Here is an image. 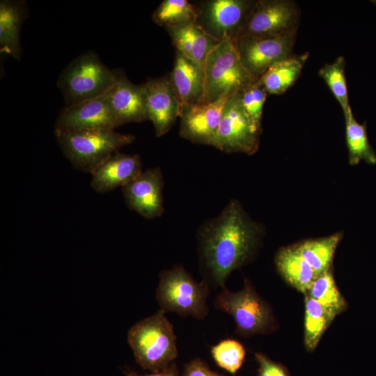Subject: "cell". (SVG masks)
I'll return each instance as SVG.
<instances>
[{"instance_id": "6da1fadb", "label": "cell", "mask_w": 376, "mask_h": 376, "mask_svg": "<svg viewBox=\"0 0 376 376\" xmlns=\"http://www.w3.org/2000/svg\"><path fill=\"white\" fill-rule=\"evenodd\" d=\"M263 228L231 199L215 217L205 221L197 232L198 254L203 280L225 288L230 274L248 263L262 240Z\"/></svg>"}, {"instance_id": "7a4b0ae2", "label": "cell", "mask_w": 376, "mask_h": 376, "mask_svg": "<svg viewBox=\"0 0 376 376\" xmlns=\"http://www.w3.org/2000/svg\"><path fill=\"white\" fill-rule=\"evenodd\" d=\"M127 341L138 364L151 373L169 366L178 356L173 326L160 309L133 324Z\"/></svg>"}, {"instance_id": "3957f363", "label": "cell", "mask_w": 376, "mask_h": 376, "mask_svg": "<svg viewBox=\"0 0 376 376\" xmlns=\"http://www.w3.org/2000/svg\"><path fill=\"white\" fill-rule=\"evenodd\" d=\"M210 285L203 279L196 281L182 265L176 264L159 273L155 299L159 309L165 313L204 320L210 312Z\"/></svg>"}, {"instance_id": "277c9868", "label": "cell", "mask_w": 376, "mask_h": 376, "mask_svg": "<svg viewBox=\"0 0 376 376\" xmlns=\"http://www.w3.org/2000/svg\"><path fill=\"white\" fill-rule=\"evenodd\" d=\"M54 134L63 155L73 168L90 173L136 138L113 129L54 130Z\"/></svg>"}, {"instance_id": "5b68a950", "label": "cell", "mask_w": 376, "mask_h": 376, "mask_svg": "<svg viewBox=\"0 0 376 376\" xmlns=\"http://www.w3.org/2000/svg\"><path fill=\"white\" fill-rule=\"evenodd\" d=\"M117 70L109 69L93 51L84 52L63 70L57 79L65 106L106 95L117 81Z\"/></svg>"}, {"instance_id": "8992f818", "label": "cell", "mask_w": 376, "mask_h": 376, "mask_svg": "<svg viewBox=\"0 0 376 376\" xmlns=\"http://www.w3.org/2000/svg\"><path fill=\"white\" fill-rule=\"evenodd\" d=\"M205 86L202 103L230 97L257 81L242 64L233 39L221 38L204 63Z\"/></svg>"}, {"instance_id": "52a82bcc", "label": "cell", "mask_w": 376, "mask_h": 376, "mask_svg": "<svg viewBox=\"0 0 376 376\" xmlns=\"http://www.w3.org/2000/svg\"><path fill=\"white\" fill-rule=\"evenodd\" d=\"M213 305L218 311L233 318L237 335L264 334L274 328V318L270 306L246 279L240 290L232 292L226 288L221 289L216 295Z\"/></svg>"}, {"instance_id": "ba28073f", "label": "cell", "mask_w": 376, "mask_h": 376, "mask_svg": "<svg viewBox=\"0 0 376 376\" xmlns=\"http://www.w3.org/2000/svg\"><path fill=\"white\" fill-rule=\"evenodd\" d=\"M261 133L246 114L237 93L228 98L211 146L225 152L250 155L258 150Z\"/></svg>"}, {"instance_id": "9c48e42d", "label": "cell", "mask_w": 376, "mask_h": 376, "mask_svg": "<svg viewBox=\"0 0 376 376\" xmlns=\"http://www.w3.org/2000/svg\"><path fill=\"white\" fill-rule=\"evenodd\" d=\"M300 19V8L294 1L258 0L248 14L238 37H269L297 33Z\"/></svg>"}, {"instance_id": "30bf717a", "label": "cell", "mask_w": 376, "mask_h": 376, "mask_svg": "<svg viewBox=\"0 0 376 376\" xmlns=\"http://www.w3.org/2000/svg\"><path fill=\"white\" fill-rule=\"evenodd\" d=\"M297 33L269 37L242 36L233 39L244 66L258 80L275 63L293 54Z\"/></svg>"}, {"instance_id": "8fae6325", "label": "cell", "mask_w": 376, "mask_h": 376, "mask_svg": "<svg viewBox=\"0 0 376 376\" xmlns=\"http://www.w3.org/2000/svg\"><path fill=\"white\" fill-rule=\"evenodd\" d=\"M256 1L211 0L199 7L198 21L209 33L221 40L225 37L237 38ZM197 21V22H198Z\"/></svg>"}, {"instance_id": "7c38bea8", "label": "cell", "mask_w": 376, "mask_h": 376, "mask_svg": "<svg viewBox=\"0 0 376 376\" xmlns=\"http://www.w3.org/2000/svg\"><path fill=\"white\" fill-rule=\"evenodd\" d=\"M164 178L159 166L146 169L137 178L122 187L127 207L141 217L153 219L164 211L163 201Z\"/></svg>"}, {"instance_id": "4fadbf2b", "label": "cell", "mask_w": 376, "mask_h": 376, "mask_svg": "<svg viewBox=\"0 0 376 376\" xmlns=\"http://www.w3.org/2000/svg\"><path fill=\"white\" fill-rule=\"evenodd\" d=\"M107 93L65 106L55 121L54 130H115L119 127L111 110Z\"/></svg>"}, {"instance_id": "5bb4252c", "label": "cell", "mask_w": 376, "mask_h": 376, "mask_svg": "<svg viewBox=\"0 0 376 376\" xmlns=\"http://www.w3.org/2000/svg\"><path fill=\"white\" fill-rule=\"evenodd\" d=\"M228 97L182 108L180 136L192 143L211 146Z\"/></svg>"}, {"instance_id": "9a60e30c", "label": "cell", "mask_w": 376, "mask_h": 376, "mask_svg": "<svg viewBox=\"0 0 376 376\" xmlns=\"http://www.w3.org/2000/svg\"><path fill=\"white\" fill-rule=\"evenodd\" d=\"M148 120L157 137L166 134L180 116V107L169 76L150 79L144 83Z\"/></svg>"}, {"instance_id": "2e32d148", "label": "cell", "mask_w": 376, "mask_h": 376, "mask_svg": "<svg viewBox=\"0 0 376 376\" xmlns=\"http://www.w3.org/2000/svg\"><path fill=\"white\" fill-rule=\"evenodd\" d=\"M117 75V81L107 96L118 126L148 120L144 84L136 85L119 71Z\"/></svg>"}, {"instance_id": "e0dca14e", "label": "cell", "mask_w": 376, "mask_h": 376, "mask_svg": "<svg viewBox=\"0 0 376 376\" xmlns=\"http://www.w3.org/2000/svg\"><path fill=\"white\" fill-rule=\"evenodd\" d=\"M142 172V162L139 155L118 151L91 173V186L97 193H107L117 187H123Z\"/></svg>"}, {"instance_id": "ac0fdd59", "label": "cell", "mask_w": 376, "mask_h": 376, "mask_svg": "<svg viewBox=\"0 0 376 376\" xmlns=\"http://www.w3.org/2000/svg\"><path fill=\"white\" fill-rule=\"evenodd\" d=\"M169 76L180 109L201 104L205 86L203 67L176 50L173 68Z\"/></svg>"}, {"instance_id": "d6986e66", "label": "cell", "mask_w": 376, "mask_h": 376, "mask_svg": "<svg viewBox=\"0 0 376 376\" xmlns=\"http://www.w3.org/2000/svg\"><path fill=\"white\" fill-rule=\"evenodd\" d=\"M28 15L24 1L1 0L0 1V50L19 60L22 50L20 30Z\"/></svg>"}, {"instance_id": "ffe728a7", "label": "cell", "mask_w": 376, "mask_h": 376, "mask_svg": "<svg viewBox=\"0 0 376 376\" xmlns=\"http://www.w3.org/2000/svg\"><path fill=\"white\" fill-rule=\"evenodd\" d=\"M275 264L282 277L304 294L318 277L296 245L280 249L275 257Z\"/></svg>"}, {"instance_id": "44dd1931", "label": "cell", "mask_w": 376, "mask_h": 376, "mask_svg": "<svg viewBox=\"0 0 376 376\" xmlns=\"http://www.w3.org/2000/svg\"><path fill=\"white\" fill-rule=\"evenodd\" d=\"M308 53L293 54L271 66L258 79L270 95H281L291 87L301 75Z\"/></svg>"}, {"instance_id": "7402d4cb", "label": "cell", "mask_w": 376, "mask_h": 376, "mask_svg": "<svg viewBox=\"0 0 376 376\" xmlns=\"http://www.w3.org/2000/svg\"><path fill=\"white\" fill-rule=\"evenodd\" d=\"M344 118L349 164L354 166L364 161L370 165L375 164L376 152L368 140L366 122L359 123L355 119L352 109L344 113Z\"/></svg>"}, {"instance_id": "603a6c76", "label": "cell", "mask_w": 376, "mask_h": 376, "mask_svg": "<svg viewBox=\"0 0 376 376\" xmlns=\"http://www.w3.org/2000/svg\"><path fill=\"white\" fill-rule=\"evenodd\" d=\"M342 233L304 241L297 247L317 276L330 269L336 249L342 239Z\"/></svg>"}, {"instance_id": "cb8c5ba5", "label": "cell", "mask_w": 376, "mask_h": 376, "mask_svg": "<svg viewBox=\"0 0 376 376\" xmlns=\"http://www.w3.org/2000/svg\"><path fill=\"white\" fill-rule=\"evenodd\" d=\"M306 294L315 299L334 318L346 308V302L338 290L330 269L315 279Z\"/></svg>"}, {"instance_id": "d4e9b609", "label": "cell", "mask_w": 376, "mask_h": 376, "mask_svg": "<svg viewBox=\"0 0 376 376\" xmlns=\"http://www.w3.org/2000/svg\"><path fill=\"white\" fill-rule=\"evenodd\" d=\"M199 7L187 0H164L152 14L155 23L164 27L197 22Z\"/></svg>"}, {"instance_id": "484cf974", "label": "cell", "mask_w": 376, "mask_h": 376, "mask_svg": "<svg viewBox=\"0 0 376 376\" xmlns=\"http://www.w3.org/2000/svg\"><path fill=\"white\" fill-rule=\"evenodd\" d=\"M305 295L304 342L307 350L312 351L334 318L315 299Z\"/></svg>"}, {"instance_id": "4316f807", "label": "cell", "mask_w": 376, "mask_h": 376, "mask_svg": "<svg viewBox=\"0 0 376 376\" xmlns=\"http://www.w3.org/2000/svg\"><path fill=\"white\" fill-rule=\"evenodd\" d=\"M345 69V59L340 56L334 62L325 64L318 72L319 76L323 79L340 105L343 114L351 109Z\"/></svg>"}, {"instance_id": "83f0119b", "label": "cell", "mask_w": 376, "mask_h": 376, "mask_svg": "<svg viewBox=\"0 0 376 376\" xmlns=\"http://www.w3.org/2000/svg\"><path fill=\"white\" fill-rule=\"evenodd\" d=\"M210 353L215 363L231 374H235L239 370L246 356L243 345L230 338L224 339L212 346Z\"/></svg>"}, {"instance_id": "f1b7e54d", "label": "cell", "mask_w": 376, "mask_h": 376, "mask_svg": "<svg viewBox=\"0 0 376 376\" xmlns=\"http://www.w3.org/2000/svg\"><path fill=\"white\" fill-rule=\"evenodd\" d=\"M267 93L259 80L239 92L242 107L255 126L262 130L263 110Z\"/></svg>"}, {"instance_id": "f546056e", "label": "cell", "mask_w": 376, "mask_h": 376, "mask_svg": "<svg viewBox=\"0 0 376 376\" xmlns=\"http://www.w3.org/2000/svg\"><path fill=\"white\" fill-rule=\"evenodd\" d=\"M191 60L204 67L207 56L220 40L209 33L197 22L191 24Z\"/></svg>"}, {"instance_id": "4dcf8cb0", "label": "cell", "mask_w": 376, "mask_h": 376, "mask_svg": "<svg viewBox=\"0 0 376 376\" xmlns=\"http://www.w3.org/2000/svg\"><path fill=\"white\" fill-rule=\"evenodd\" d=\"M254 356L258 364L257 376H290L285 366L272 361L265 354L256 352Z\"/></svg>"}, {"instance_id": "1f68e13d", "label": "cell", "mask_w": 376, "mask_h": 376, "mask_svg": "<svg viewBox=\"0 0 376 376\" xmlns=\"http://www.w3.org/2000/svg\"><path fill=\"white\" fill-rule=\"evenodd\" d=\"M182 376H224L210 368L205 361L195 358L185 365Z\"/></svg>"}, {"instance_id": "d6a6232c", "label": "cell", "mask_w": 376, "mask_h": 376, "mask_svg": "<svg viewBox=\"0 0 376 376\" xmlns=\"http://www.w3.org/2000/svg\"><path fill=\"white\" fill-rule=\"evenodd\" d=\"M125 376H180L175 362H173L169 366L157 372L147 375H139L132 370H126Z\"/></svg>"}]
</instances>
